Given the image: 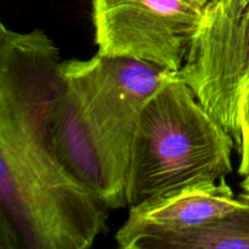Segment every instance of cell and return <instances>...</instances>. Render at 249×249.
I'll return each instance as SVG.
<instances>
[{
    "label": "cell",
    "mask_w": 249,
    "mask_h": 249,
    "mask_svg": "<svg viewBox=\"0 0 249 249\" xmlns=\"http://www.w3.org/2000/svg\"><path fill=\"white\" fill-rule=\"evenodd\" d=\"M60 51L41 29L0 24V248L88 249L106 206L61 160L53 113Z\"/></svg>",
    "instance_id": "cell-1"
},
{
    "label": "cell",
    "mask_w": 249,
    "mask_h": 249,
    "mask_svg": "<svg viewBox=\"0 0 249 249\" xmlns=\"http://www.w3.org/2000/svg\"><path fill=\"white\" fill-rule=\"evenodd\" d=\"M173 73L97 53L61 62L62 85L53 113L56 150L67 169L107 209L122 208L139 118Z\"/></svg>",
    "instance_id": "cell-2"
},
{
    "label": "cell",
    "mask_w": 249,
    "mask_h": 249,
    "mask_svg": "<svg viewBox=\"0 0 249 249\" xmlns=\"http://www.w3.org/2000/svg\"><path fill=\"white\" fill-rule=\"evenodd\" d=\"M235 140L173 73L141 111L125 180L130 207L232 172Z\"/></svg>",
    "instance_id": "cell-3"
},
{
    "label": "cell",
    "mask_w": 249,
    "mask_h": 249,
    "mask_svg": "<svg viewBox=\"0 0 249 249\" xmlns=\"http://www.w3.org/2000/svg\"><path fill=\"white\" fill-rule=\"evenodd\" d=\"M240 142L249 97V0H212L177 73Z\"/></svg>",
    "instance_id": "cell-4"
},
{
    "label": "cell",
    "mask_w": 249,
    "mask_h": 249,
    "mask_svg": "<svg viewBox=\"0 0 249 249\" xmlns=\"http://www.w3.org/2000/svg\"><path fill=\"white\" fill-rule=\"evenodd\" d=\"M212 0H92L97 53L181 70Z\"/></svg>",
    "instance_id": "cell-5"
},
{
    "label": "cell",
    "mask_w": 249,
    "mask_h": 249,
    "mask_svg": "<svg viewBox=\"0 0 249 249\" xmlns=\"http://www.w3.org/2000/svg\"><path fill=\"white\" fill-rule=\"evenodd\" d=\"M246 203L225 179L207 180L153 197L130 207L116 235L123 249H152L160 240L214 223Z\"/></svg>",
    "instance_id": "cell-6"
},
{
    "label": "cell",
    "mask_w": 249,
    "mask_h": 249,
    "mask_svg": "<svg viewBox=\"0 0 249 249\" xmlns=\"http://www.w3.org/2000/svg\"><path fill=\"white\" fill-rule=\"evenodd\" d=\"M246 203L214 223L160 240L152 249H249V195Z\"/></svg>",
    "instance_id": "cell-7"
},
{
    "label": "cell",
    "mask_w": 249,
    "mask_h": 249,
    "mask_svg": "<svg viewBox=\"0 0 249 249\" xmlns=\"http://www.w3.org/2000/svg\"><path fill=\"white\" fill-rule=\"evenodd\" d=\"M240 155V164H238V174L241 177H249V97L247 100L243 114L242 131H241L240 142L236 146Z\"/></svg>",
    "instance_id": "cell-8"
},
{
    "label": "cell",
    "mask_w": 249,
    "mask_h": 249,
    "mask_svg": "<svg viewBox=\"0 0 249 249\" xmlns=\"http://www.w3.org/2000/svg\"><path fill=\"white\" fill-rule=\"evenodd\" d=\"M242 189L245 190V194H248L249 195V177L243 178Z\"/></svg>",
    "instance_id": "cell-9"
}]
</instances>
